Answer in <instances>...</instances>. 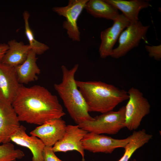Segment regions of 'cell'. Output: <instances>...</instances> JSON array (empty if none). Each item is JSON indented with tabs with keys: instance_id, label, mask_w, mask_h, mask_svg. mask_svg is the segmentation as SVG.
Returning a JSON list of instances; mask_svg holds the SVG:
<instances>
[{
	"instance_id": "1",
	"label": "cell",
	"mask_w": 161,
	"mask_h": 161,
	"mask_svg": "<svg viewBox=\"0 0 161 161\" xmlns=\"http://www.w3.org/2000/svg\"><path fill=\"white\" fill-rule=\"evenodd\" d=\"M12 105L20 121L41 125L65 115L57 97L39 85H21Z\"/></svg>"
},
{
	"instance_id": "2",
	"label": "cell",
	"mask_w": 161,
	"mask_h": 161,
	"mask_svg": "<svg viewBox=\"0 0 161 161\" xmlns=\"http://www.w3.org/2000/svg\"><path fill=\"white\" fill-rule=\"evenodd\" d=\"M77 86L87 106L89 112L106 113L113 110L129 98L127 92L100 81L76 80Z\"/></svg>"
},
{
	"instance_id": "3",
	"label": "cell",
	"mask_w": 161,
	"mask_h": 161,
	"mask_svg": "<svg viewBox=\"0 0 161 161\" xmlns=\"http://www.w3.org/2000/svg\"><path fill=\"white\" fill-rule=\"evenodd\" d=\"M79 66L76 64L69 69L62 65V81L54 85L69 115L77 125L94 120L89 113L86 102L76 83L75 76Z\"/></svg>"
},
{
	"instance_id": "4",
	"label": "cell",
	"mask_w": 161,
	"mask_h": 161,
	"mask_svg": "<svg viewBox=\"0 0 161 161\" xmlns=\"http://www.w3.org/2000/svg\"><path fill=\"white\" fill-rule=\"evenodd\" d=\"M125 106L117 111H111L97 116L92 121H86L78 125L89 132L98 134H117L125 128Z\"/></svg>"
},
{
	"instance_id": "5",
	"label": "cell",
	"mask_w": 161,
	"mask_h": 161,
	"mask_svg": "<svg viewBox=\"0 0 161 161\" xmlns=\"http://www.w3.org/2000/svg\"><path fill=\"white\" fill-rule=\"evenodd\" d=\"M127 92L129 98L125 106V127L134 131L139 127L143 118L150 112L151 106L137 89L131 87Z\"/></svg>"
},
{
	"instance_id": "6",
	"label": "cell",
	"mask_w": 161,
	"mask_h": 161,
	"mask_svg": "<svg viewBox=\"0 0 161 161\" xmlns=\"http://www.w3.org/2000/svg\"><path fill=\"white\" fill-rule=\"evenodd\" d=\"M149 26L144 25L138 21L130 24L123 31L119 38L118 47L113 50L111 56L118 58L125 56L133 48L138 47L140 41L147 42L146 34Z\"/></svg>"
},
{
	"instance_id": "7",
	"label": "cell",
	"mask_w": 161,
	"mask_h": 161,
	"mask_svg": "<svg viewBox=\"0 0 161 161\" xmlns=\"http://www.w3.org/2000/svg\"><path fill=\"white\" fill-rule=\"evenodd\" d=\"M88 1L69 0L66 6L54 7L52 9V11L58 15L65 18L63 27L66 30L68 37L73 41H80V32L77 21Z\"/></svg>"
},
{
	"instance_id": "8",
	"label": "cell",
	"mask_w": 161,
	"mask_h": 161,
	"mask_svg": "<svg viewBox=\"0 0 161 161\" xmlns=\"http://www.w3.org/2000/svg\"><path fill=\"white\" fill-rule=\"evenodd\" d=\"M130 136L116 139L102 134L88 132L82 140L84 150L93 153L111 154L119 148H123L129 142Z\"/></svg>"
},
{
	"instance_id": "9",
	"label": "cell",
	"mask_w": 161,
	"mask_h": 161,
	"mask_svg": "<svg viewBox=\"0 0 161 161\" xmlns=\"http://www.w3.org/2000/svg\"><path fill=\"white\" fill-rule=\"evenodd\" d=\"M88 132L78 125H67L63 137L52 147L53 151L54 153L76 151L81 155L82 161H84L85 152L82 140Z\"/></svg>"
},
{
	"instance_id": "10",
	"label": "cell",
	"mask_w": 161,
	"mask_h": 161,
	"mask_svg": "<svg viewBox=\"0 0 161 161\" xmlns=\"http://www.w3.org/2000/svg\"><path fill=\"white\" fill-rule=\"evenodd\" d=\"M67 125L62 118L48 120L30 133L40 139L45 146L52 147L63 137Z\"/></svg>"
},
{
	"instance_id": "11",
	"label": "cell",
	"mask_w": 161,
	"mask_h": 161,
	"mask_svg": "<svg viewBox=\"0 0 161 161\" xmlns=\"http://www.w3.org/2000/svg\"><path fill=\"white\" fill-rule=\"evenodd\" d=\"M130 24L129 20L122 13L114 21L113 25L102 31L100 34L101 43L99 49L100 57L105 58L111 56L113 47L123 30Z\"/></svg>"
},
{
	"instance_id": "12",
	"label": "cell",
	"mask_w": 161,
	"mask_h": 161,
	"mask_svg": "<svg viewBox=\"0 0 161 161\" xmlns=\"http://www.w3.org/2000/svg\"><path fill=\"white\" fill-rule=\"evenodd\" d=\"M20 121L12 104L0 100V144L10 142L20 126Z\"/></svg>"
},
{
	"instance_id": "13",
	"label": "cell",
	"mask_w": 161,
	"mask_h": 161,
	"mask_svg": "<svg viewBox=\"0 0 161 161\" xmlns=\"http://www.w3.org/2000/svg\"><path fill=\"white\" fill-rule=\"evenodd\" d=\"M14 68L0 62V100L12 104L21 85Z\"/></svg>"
},
{
	"instance_id": "14",
	"label": "cell",
	"mask_w": 161,
	"mask_h": 161,
	"mask_svg": "<svg viewBox=\"0 0 161 161\" xmlns=\"http://www.w3.org/2000/svg\"><path fill=\"white\" fill-rule=\"evenodd\" d=\"M26 130L25 127L21 125L17 132L12 137L11 141L28 148L32 155V161H44L43 151L45 145L37 137L28 135Z\"/></svg>"
},
{
	"instance_id": "15",
	"label": "cell",
	"mask_w": 161,
	"mask_h": 161,
	"mask_svg": "<svg viewBox=\"0 0 161 161\" xmlns=\"http://www.w3.org/2000/svg\"><path fill=\"white\" fill-rule=\"evenodd\" d=\"M108 3L120 10L129 20L130 24L139 21V14L142 9L151 5L148 1L144 0H104Z\"/></svg>"
},
{
	"instance_id": "16",
	"label": "cell",
	"mask_w": 161,
	"mask_h": 161,
	"mask_svg": "<svg viewBox=\"0 0 161 161\" xmlns=\"http://www.w3.org/2000/svg\"><path fill=\"white\" fill-rule=\"evenodd\" d=\"M36 55L34 51L31 49L25 61L14 67L20 84H28L38 79L37 75L40 73L41 70L36 64Z\"/></svg>"
},
{
	"instance_id": "17",
	"label": "cell",
	"mask_w": 161,
	"mask_h": 161,
	"mask_svg": "<svg viewBox=\"0 0 161 161\" xmlns=\"http://www.w3.org/2000/svg\"><path fill=\"white\" fill-rule=\"evenodd\" d=\"M7 44L9 48L1 62L14 67L22 64L31 49L29 44L25 45L23 42L15 40L9 41Z\"/></svg>"
},
{
	"instance_id": "18",
	"label": "cell",
	"mask_w": 161,
	"mask_h": 161,
	"mask_svg": "<svg viewBox=\"0 0 161 161\" xmlns=\"http://www.w3.org/2000/svg\"><path fill=\"white\" fill-rule=\"evenodd\" d=\"M84 9L94 17L113 21L117 19L120 15L117 8L104 0H88Z\"/></svg>"
},
{
	"instance_id": "19",
	"label": "cell",
	"mask_w": 161,
	"mask_h": 161,
	"mask_svg": "<svg viewBox=\"0 0 161 161\" xmlns=\"http://www.w3.org/2000/svg\"><path fill=\"white\" fill-rule=\"evenodd\" d=\"M129 136V141L124 148V154L118 161H129L135 151L148 143L153 136L147 134L145 130L143 129L134 131Z\"/></svg>"
},
{
	"instance_id": "20",
	"label": "cell",
	"mask_w": 161,
	"mask_h": 161,
	"mask_svg": "<svg viewBox=\"0 0 161 161\" xmlns=\"http://www.w3.org/2000/svg\"><path fill=\"white\" fill-rule=\"evenodd\" d=\"M24 22L25 33L29 42V45L31 50L34 51L36 55H41L49 49L46 44L37 41L35 38L32 30L31 29L29 22L30 15L27 11H24L23 14Z\"/></svg>"
},
{
	"instance_id": "21",
	"label": "cell",
	"mask_w": 161,
	"mask_h": 161,
	"mask_svg": "<svg viewBox=\"0 0 161 161\" xmlns=\"http://www.w3.org/2000/svg\"><path fill=\"white\" fill-rule=\"evenodd\" d=\"M24 156L23 151L16 149L10 142L0 145V161H17Z\"/></svg>"
},
{
	"instance_id": "22",
	"label": "cell",
	"mask_w": 161,
	"mask_h": 161,
	"mask_svg": "<svg viewBox=\"0 0 161 161\" xmlns=\"http://www.w3.org/2000/svg\"><path fill=\"white\" fill-rule=\"evenodd\" d=\"M146 51L148 52L150 57L153 58L157 61H159L161 58V45L157 46H145Z\"/></svg>"
},
{
	"instance_id": "23",
	"label": "cell",
	"mask_w": 161,
	"mask_h": 161,
	"mask_svg": "<svg viewBox=\"0 0 161 161\" xmlns=\"http://www.w3.org/2000/svg\"><path fill=\"white\" fill-rule=\"evenodd\" d=\"M44 161H63L55 155L52 147L45 146L43 151Z\"/></svg>"
},
{
	"instance_id": "24",
	"label": "cell",
	"mask_w": 161,
	"mask_h": 161,
	"mask_svg": "<svg viewBox=\"0 0 161 161\" xmlns=\"http://www.w3.org/2000/svg\"><path fill=\"white\" fill-rule=\"evenodd\" d=\"M8 48L9 46L7 44L5 43L0 44V62H1L4 54Z\"/></svg>"
},
{
	"instance_id": "25",
	"label": "cell",
	"mask_w": 161,
	"mask_h": 161,
	"mask_svg": "<svg viewBox=\"0 0 161 161\" xmlns=\"http://www.w3.org/2000/svg\"><path fill=\"white\" fill-rule=\"evenodd\" d=\"M132 161H137V160L136 159H134Z\"/></svg>"
}]
</instances>
